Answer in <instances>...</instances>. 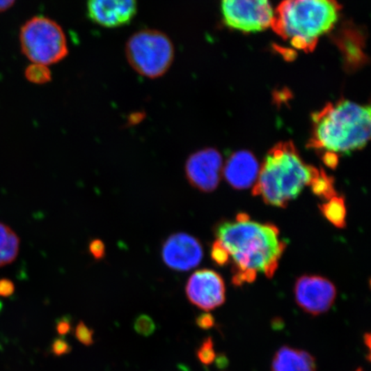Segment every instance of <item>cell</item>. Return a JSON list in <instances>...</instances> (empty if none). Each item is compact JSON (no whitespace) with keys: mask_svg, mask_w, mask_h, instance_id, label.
<instances>
[{"mask_svg":"<svg viewBox=\"0 0 371 371\" xmlns=\"http://www.w3.org/2000/svg\"><path fill=\"white\" fill-rule=\"evenodd\" d=\"M25 78L29 83L44 84L49 83L52 79L50 70L47 65L32 63L25 70Z\"/></svg>","mask_w":371,"mask_h":371,"instance_id":"obj_18","label":"cell"},{"mask_svg":"<svg viewBox=\"0 0 371 371\" xmlns=\"http://www.w3.org/2000/svg\"><path fill=\"white\" fill-rule=\"evenodd\" d=\"M57 332L63 336L68 334L71 330V323L67 318H62L60 322L57 323Z\"/></svg>","mask_w":371,"mask_h":371,"instance_id":"obj_27","label":"cell"},{"mask_svg":"<svg viewBox=\"0 0 371 371\" xmlns=\"http://www.w3.org/2000/svg\"><path fill=\"white\" fill-rule=\"evenodd\" d=\"M17 0H0V13H3L13 8Z\"/></svg>","mask_w":371,"mask_h":371,"instance_id":"obj_28","label":"cell"},{"mask_svg":"<svg viewBox=\"0 0 371 371\" xmlns=\"http://www.w3.org/2000/svg\"><path fill=\"white\" fill-rule=\"evenodd\" d=\"M161 258L173 270L186 271L199 266L203 249L196 237L187 233L171 235L161 247Z\"/></svg>","mask_w":371,"mask_h":371,"instance_id":"obj_11","label":"cell"},{"mask_svg":"<svg viewBox=\"0 0 371 371\" xmlns=\"http://www.w3.org/2000/svg\"><path fill=\"white\" fill-rule=\"evenodd\" d=\"M71 351L70 345L63 339H57L52 345V352L56 356H61L68 354Z\"/></svg>","mask_w":371,"mask_h":371,"instance_id":"obj_24","label":"cell"},{"mask_svg":"<svg viewBox=\"0 0 371 371\" xmlns=\"http://www.w3.org/2000/svg\"><path fill=\"white\" fill-rule=\"evenodd\" d=\"M340 10L338 0H282L271 28L294 49L311 53L319 39L336 26Z\"/></svg>","mask_w":371,"mask_h":371,"instance_id":"obj_4","label":"cell"},{"mask_svg":"<svg viewBox=\"0 0 371 371\" xmlns=\"http://www.w3.org/2000/svg\"><path fill=\"white\" fill-rule=\"evenodd\" d=\"M187 299L201 310L209 311L226 302V286L216 271L209 269L196 271L186 285Z\"/></svg>","mask_w":371,"mask_h":371,"instance_id":"obj_9","label":"cell"},{"mask_svg":"<svg viewBox=\"0 0 371 371\" xmlns=\"http://www.w3.org/2000/svg\"><path fill=\"white\" fill-rule=\"evenodd\" d=\"M137 10V0H87L90 19L104 28H119L130 24Z\"/></svg>","mask_w":371,"mask_h":371,"instance_id":"obj_12","label":"cell"},{"mask_svg":"<svg viewBox=\"0 0 371 371\" xmlns=\"http://www.w3.org/2000/svg\"><path fill=\"white\" fill-rule=\"evenodd\" d=\"M216 237L232 260V282L237 286L255 281L260 273L273 277L286 247L276 226L253 221L245 213L220 223Z\"/></svg>","mask_w":371,"mask_h":371,"instance_id":"obj_1","label":"cell"},{"mask_svg":"<svg viewBox=\"0 0 371 371\" xmlns=\"http://www.w3.org/2000/svg\"><path fill=\"white\" fill-rule=\"evenodd\" d=\"M271 371H317V362L310 352L284 345L274 355Z\"/></svg>","mask_w":371,"mask_h":371,"instance_id":"obj_14","label":"cell"},{"mask_svg":"<svg viewBox=\"0 0 371 371\" xmlns=\"http://www.w3.org/2000/svg\"><path fill=\"white\" fill-rule=\"evenodd\" d=\"M294 293L297 305L315 317L328 312L337 297L336 287L331 281L312 275H303L297 278Z\"/></svg>","mask_w":371,"mask_h":371,"instance_id":"obj_8","label":"cell"},{"mask_svg":"<svg viewBox=\"0 0 371 371\" xmlns=\"http://www.w3.org/2000/svg\"><path fill=\"white\" fill-rule=\"evenodd\" d=\"M93 330L88 328V326L82 322L79 323L75 329L77 339H78L80 343L86 345L93 344Z\"/></svg>","mask_w":371,"mask_h":371,"instance_id":"obj_21","label":"cell"},{"mask_svg":"<svg viewBox=\"0 0 371 371\" xmlns=\"http://www.w3.org/2000/svg\"><path fill=\"white\" fill-rule=\"evenodd\" d=\"M212 258L219 266L226 265L229 262V255L223 246L216 241L212 248Z\"/></svg>","mask_w":371,"mask_h":371,"instance_id":"obj_22","label":"cell"},{"mask_svg":"<svg viewBox=\"0 0 371 371\" xmlns=\"http://www.w3.org/2000/svg\"><path fill=\"white\" fill-rule=\"evenodd\" d=\"M197 358L202 365H211L215 361L216 352L212 338L209 337L204 340L203 343L198 349Z\"/></svg>","mask_w":371,"mask_h":371,"instance_id":"obj_19","label":"cell"},{"mask_svg":"<svg viewBox=\"0 0 371 371\" xmlns=\"http://www.w3.org/2000/svg\"><path fill=\"white\" fill-rule=\"evenodd\" d=\"M356 371H363V370L361 368H359V369H358V370H356Z\"/></svg>","mask_w":371,"mask_h":371,"instance_id":"obj_30","label":"cell"},{"mask_svg":"<svg viewBox=\"0 0 371 371\" xmlns=\"http://www.w3.org/2000/svg\"><path fill=\"white\" fill-rule=\"evenodd\" d=\"M260 170L258 161L253 153L239 150L227 160L223 172L227 182L234 189L241 190L255 186Z\"/></svg>","mask_w":371,"mask_h":371,"instance_id":"obj_13","label":"cell"},{"mask_svg":"<svg viewBox=\"0 0 371 371\" xmlns=\"http://www.w3.org/2000/svg\"><path fill=\"white\" fill-rule=\"evenodd\" d=\"M222 171V156L215 149L199 150L187 160V178L191 185L201 192L211 193L214 191L219 184Z\"/></svg>","mask_w":371,"mask_h":371,"instance_id":"obj_10","label":"cell"},{"mask_svg":"<svg viewBox=\"0 0 371 371\" xmlns=\"http://www.w3.org/2000/svg\"><path fill=\"white\" fill-rule=\"evenodd\" d=\"M313 129L308 143L321 156L347 155L365 148L370 138V106L341 99L312 115Z\"/></svg>","mask_w":371,"mask_h":371,"instance_id":"obj_2","label":"cell"},{"mask_svg":"<svg viewBox=\"0 0 371 371\" xmlns=\"http://www.w3.org/2000/svg\"><path fill=\"white\" fill-rule=\"evenodd\" d=\"M310 186L315 196L326 201L337 196L333 187V179L326 175L323 170H319L317 176L312 180Z\"/></svg>","mask_w":371,"mask_h":371,"instance_id":"obj_17","label":"cell"},{"mask_svg":"<svg viewBox=\"0 0 371 371\" xmlns=\"http://www.w3.org/2000/svg\"><path fill=\"white\" fill-rule=\"evenodd\" d=\"M222 13L228 27L244 33L265 31L274 17L270 0H222Z\"/></svg>","mask_w":371,"mask_h":371,"instance_id":"obj_7","label":"cell"},{"mask_svg":"<svg viewBox=\"0 0 371 371\" xmlns=\"http://www.w3.org/2000/svg\"><path fill=\"white\" fill-rule=\"evenodd\" d=\"M22 53L32 63L50 65L68 55L67 36L63 29L49 17L35 16L20 29Z\"/></svg>","mask_w":371,"mask_h":371,"instance_id":"obj_6","label":"cell"},{"mask_svg":"<svg viewBox=\"0 0 371 371\" xmlns=\"http://www.w3.org/2000/svg\"><path fill=\"white\" fill-rule=\"evenodd\" d=\"M196 324L201 329H210L215 325L214 318H213L212 315L210 314L200 315V317L196 319Z\"/></svg>","mask_w":371,"mask_h":371,"instance_id":"obj_26","label":"cell"},{"mask_svg":"<svg viewBox=\"0 0 371 371\" xmlns=\"http://www.w3.org/2000/svg\"><path fill=\"white\" fill-rule=\"evenodd\" d=\"M19 251V237L12 228L0 222V267L14 262Z\"/></svg>","mask_w":371,"mask_h":371,"instance_id":"obj_15","label":"cell"},{"mask_svg":"<svg viewBox=\"0 0 371 371\" xmlns=\"http://www.w3.org/2000/svg\"><path fill=\"white\" fill-rule=\"evenodd\" d=\"M15 292V285L8 278L0 279V297L12 296Z\"/></svg>","mask_w":371,"mask_h":371,"instance_id":"obj_25","label":"cell"},{"mask_svg":"<svg viewBox=\"0 0 371 371\" xmlns=\"http://www.w3.org/2000/svg\"><path fill=\"white\" fill-rule=\"evenodd\" d=\"M90 252L95 260H100L105 256V244L100 239H94L90 244Z\"/></svg>","mask_w":371,"mask_h":371,"instance_id":"obj_23","label":"cell"},{"mask_svg":"<svg viewBox=\"0 0 371 371\" xmlns=\"http://www.w3.org/2000/svg\"><path fill=\"white\" fill-rule=\"evenodd\" d=\"M134 329L141 336L148 337L155 332L156 324L149 315H141L135 319Z\"/></svg>","mask_w":371,"mask_h":371,"instance_id":"obj_20","label":"cell"},{"mask_svg":"<svg viewBox=\"0 0 371 371\" xmlns=\"http://www.w3.org/2000/svg\"><path fill=\"white\" fill-rule=\"evenodd\" d=\"M319 209L323 216L334 226L338 228L345 226L347 208H345L343 197L336 196L319 205Z\"/></svg>","mask_w":371,"mask_h":371,"instance_id":"obj_16","label":"cell"},{"mask_svg":"<svg viewBox=\"0 0 371 371\" xmlns=\"http://www.w3.org/2000/svg\"><path fill=\"white\" fill-rule=\"evenodd\" d=\"M125 54L128 63L138 74L156 79L170 70L175 49L166 34L157 29H145L130 36Z\"/></svg>","mask_w":371,"mask_h":371,"instance_id":"obj_5","label":"cell"},{"mask_svg":"<svg viewBox=\"0 0 371 371\" xmlns=\"http://www.w3.org/2000/svg\"><path fill=\"white\" fill-rule=\"evenodd\" d=\"M365 344L369 349L370 348V334L369 333L365 334Z\"/></svg>","mask_w":371,"mask_h":371,"instance_id":"obj_29","label":"cell"},{"mask_svg":"<svg viewBox=\"0 0 371 371\" xmlns=\"http://www.w3.org/2000/svg\"><path fill=\"white\" fill-rule=\"evenodd\" d=\"M318 168L304 163L292 141L281 142L269 150L260 167L253 194L267 205L287 207L318 174Z\"/></svg>","mask_w":371,"mask_h":371,"instance_id":"obj_3","label":"cell"}]
</instances>
